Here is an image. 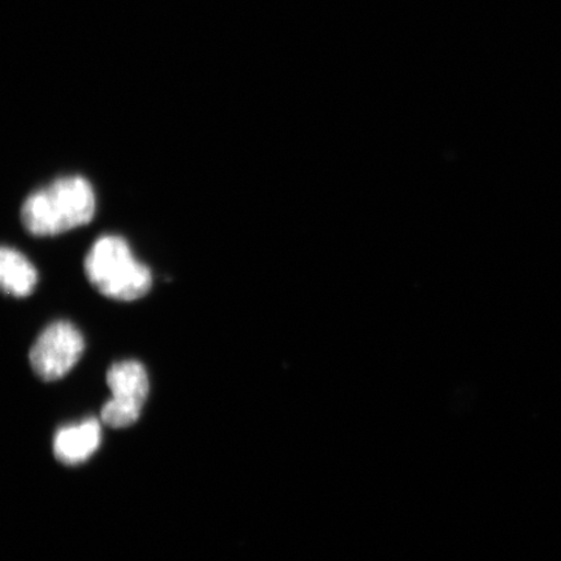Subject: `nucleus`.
I'll list each match as a JSON object with an SVG mask.
<instances>
[{"label": "nucleus", "instance_id": "nucleus-1", "mask_svg": "<svg viewBox=\"0 0 561 561\" xmlns=\"http://www.w3.org/2000/svg\"><path fill=\"white\" fill-rule=\"evenodd\" d=\"M95 208L90 182L82 175H66L27 196L21 207V221L33 236H59L87 226Z\"/></svg>", "mask_w": 561, "mask_h": 561}, {"label": "nucleus", "instance_id": "nucleus-2", "mask_svg": "<svg viewBox=\"0 0 561 561\" xmlns=\"http://www.w3.org/2000/svg\"><path fill=\"white\" fill-rule=\"evenodd\" d=\"M90 284L110 299L133 301L144 298L152 286L149 266L137 261L123 237L98 238L85 257Z\"/></svg>", "mask_w": 561, "mask_h": 561}, {"label": "nucleus", "instance_id": "nucleus-3", "mask_svg": "<svg viewBox=\"0 0 561 561\" xmlns=\"http://www.w3.org/2000/svg\"><path fill=\"white\" fill-rule=\"evenodd\" d=\"M85 350V340L69 321H55L44 329L31 350V364L42 380L56 381L73 369Z\"/></svg>", "mask_w": 561, "mask_h": 561}, {"label": "nucleus", "instance_id": "nucleus-4", "mask_svg": "<svg viewBox=\"0 0 561 561\" xmlns=\"http://www.w3.org/2000/svg\"><path fill=\"white\" fill-rule=\"evenodd\" d=\"M112 398L102 409V420L112 427L136 423L149 394V377L142 364L136 360L115 363L107 374Z\"/></svg>", "mask_w": 561, "mask_h": 561}, {"label": "nucleus", "instance_id": "nucleus-5", "mask_svg": "<svg viewBox=\"0 0 561 561\" xmlns=\"http://www.w3.org/2000/svg\"><path fill=\"white\" fill-rule=\"evenodd\" d=\"M102 430L100 421L87 419L79 424L62 426L55 434L54 454L67 466H77L91 458L100 448Z\"/></svg>", "mask_w": 561, "mask_h": 561}, {"label": "nucleus", "instance_id": "nucleus-6", "mask_svg": "<svg viewBox=\"0 0 561 561\" xmlns=\"http://www.w3.org/2000/svg\"><path fill=\"white\" fill-rule=\"evenodd\" d=\"M38 283V273L24 254L12 248L0 251V284L5 294L15 298L31 296Z\"/></svg>", "mask_w": 561, "mask_h": 561}]
</instances>
